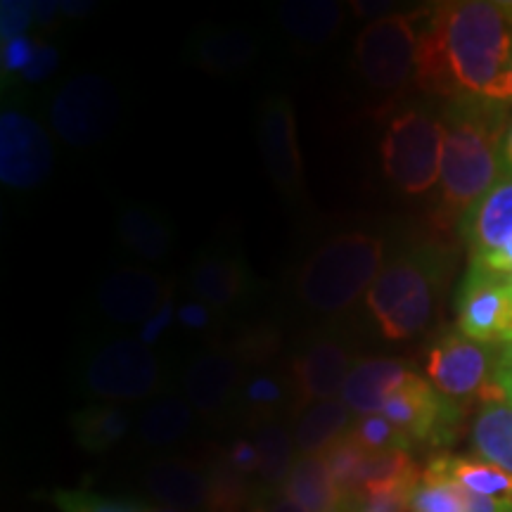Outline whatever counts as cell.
<instances>
[{
	"mask_svg": "<svg viewBox=\"0 0 512 512\" xmlns=\"http://www.w3.org/2000/svg\"><path fill=\"white\" fill-rule=\"evenodd\" d=\"M446 126L427 110H406L382 138L384 176L406 195H422L441 181Z\"/></svg>",
	"mask_w": 512,
	"mask_h": 512,
	"instance_id": "277c9868",
	"label": "cell"
},
{
	"mask_svg": "<svg viewBox=\"0 0 512 512\" xmlns=\"http://www.w3.org/2000/svg\"><path fill=\"white\" fill-rule=\"evenodd\" d=\"M228 460V465L233 467V470H238L240 475H259V467H261V460H259V451H256L254 441H245V439H238L233 446L228 448V453L223 456Z\"/></svg>",
	"mask_w": 512,
	"mask_h": 512,
	"instance_id": "60d3db41",
	"label": "cell"
},
{
	"mask_svg": "<svg viewBox=\"0 0 512 512\" xmlns=\"http://www.w3.org/2000/svg\"><path fill=\"white\" fill-rule=\"evenodd\" d=\"M176 316L188 330H204L211 320V309L202 302H190L176 311Z\"/></svg>",
	"mask_w": 512,
	"mask_h": 512,
	"instance_id": "ee69618b",
	"label": "cell"
},
{
	"mask_svg": "<svg viewBox=\"0 0 512 512\" xmlns=\"http://www.w3.org/2000/svg\"><path fill=\"white\" fill-rule=\"evenodd\" d=\"M280 24L302 43H323L342 24V5L330 0H292L280 8Z\"/></svg>",
	"mask_w": 512,
	"mask_h": 512,
	"instance_id": "484cf974",
	"label": "cell"
},
{
	"mask_svg": "<svg viewBox=\"0 0 512 512\" xmlns=\"http://www.w3.org/2000/svg\"><path fill=\"white\" fill-rule=\"evenodd\" d=\"M91 8V3H72V0H69V3H60V10L64 15H86Z\"/></svg>",
	"mask_w": 512,
	"mask_h": 512,
	"instance_id": "f907efd6",
	"label": "cell"
},
{
	"mask_svg": "<svg viewBox=\"0 0 512 512\" xmlns=\"http://www.w3.org/2000/svg\"><path fill=\"white\" fill-rule=\"evenodd\" d=\"M261 503H264V508H266L268 512H306V510L299 508L297 503L287 501L285 496L268 494V496H266V501H261Z\"/></svg>",
	"mask_w": 512,
	"mask_h": 512,
	"instance_id": "c3c4849f",
	"label": "cell"
},
{
	"mask_svg": "<svg viewBox=\"0 0 512 512\" xmlns=\"http://www.w3.org/2000/svg\"><path fill=\"white\" fill-rule=\"evenodd\" d=\"M430 467L456 479L460 486H465L472 494L512 503V475L503 472L501 467L486 463L482 458L439 456L432 460Z\"/></svg>",
	"mask_w": 512,
	"mask_h": 512,
	"instance_id": "d4e9b609",
	"label": "cell"
},
{
	"mask_svg": "<svg viewBox=\"0 0 512 512\" xmlns=\"http://www.w3.org/2000/svg\"><path fill=\"white\" fill-rule=\"evenodd\" d=\"M79 444L91 453L110 451L131 430V415L121 406H88L72 418Z\"/></svg>",
	"mask_w": 512,
	"mask_h": 512,
	"instance_id": "f1b7e54d",
	"label": "cell"
},
{
	"mask_svg": "<svg viewBox=\"0 0 512 512\" xmlns=\"http://www.w3.org/2000/svg\"><path fill=\"white\" fill-rule=\"evenodd\" d=\"M190 290L209 309H228L247 290V271L233 256H204L190 273Z\"/></svg>",
	"mask_w": 512,
	"mask_h": 512,
	"instance_id": "44dd1931",
	"label": "cell"
},
{
	"mask_svg": "<svg viewBox=\"0 0 512 512\" xmlns=\"http://www.w3.org/2000/svg\"><path fill=\"white\" fill-rule=\"evenodd\" d=\"M354 368L351 354L335 339H318L309 349L292 361V406H313V403L339 399L344 382Z\"/></svg>",
	"mask_w": 512,
	"mask_h": 512,
	"instance_id": "4fadbf2b",
	"label": "cell"
},
{
	"mask_svg": "<svg viewBox=\"0 0 512 512\" xmlns=\"http://www.w3.org/2000/svg\"><path fill=\"white\" fill-rule=\"evenodd\" d=\"M394 427L413 441L446 444L458 425V406L432 387L430 380L418 373H408L394 389L382 413Z\"/></svg>",
	"mask_w": 512,
	"mask_h": 512,
	"instance_id": "30bf717a",
	"label": "cell"
},
{
	"mask_svg": "<svg viewBox=\"0 0 512 512\" xmlns=\"http://www.w3.org/2000/svg\"><path fill=\"white\" fill-rule=\"evenodd\" d=\"M162 361L143 339L124 337L102 347L86 368L93 396L112 401H140L162 387Z\"/></svg>",
	"mask_w": 512,
	"mask_h": 512,
	"instance_id": "8992f818",
	"label": "cell"
},
{
	"mask_svg": "<svg viewBox=\"0 0 512 512\" xmlns=\"http://www.w3.org/2000/svg\"><path fill=\"white\" fill-rule=\"evenodd\" d=\"M351 437L366 448L368 453L377 451H408L413 441L403 434L399 427H394L384 415H361L354 425H351Z\"/></svg>",
	"mask_w": 512,
	"mask_h": 512,
	"instance_id": "e575fe53",
	"label": "cell"
},
{
	"mask_svg": "<svg viewBox=\"0 0 512 512\" xmlns=\"http://www.w3.org/2000/svg\"><path fill=\"white\" fill-rule=\"evenodd\" d=\"M420 475L422 472L408 451L368 453L361 470V491L363 494H377V491L411 489L418 484Z\"/></svg>",
	"mask_w": 512,
	"mask_h": 512,
	"instance_id": "f546056e",
	"label": "cell"
},
{
	"mask_svg": "<svg viewBox=\"0 0 512 512\" xmlns=\"http://www.w3.org/2000/svg\"><path fill=\"white\" fill-rule=\"evenodd\" d=\"M256 55V41L242 29H216L202 34L195 46V60L204 72L233 74L247 67Z\"/></svg>",
	"mask_w": 512,
	"mask_h": 512,
	"instance_id": "cb8c5ba5",
	"label": "cell"
},
{
	"mask_svg": "<svg viewBox=\"0 0 512 512\" xmlns=\"http://www.w3.org/2000/svg\"><path fill=\"white\" fill-rule=\"evenodd\" d=\"M494 384L498 387V392H501L503 401H508L510 406H512V366H505V363H498Z\"/></svg>",
	"mask_w": 512,
	"mask_h": 512,
	"instance_id": "7dc6e473",
	"label": "cell"
},
{
	"mask_svg": "<svg viewBox=\"0 0 512 512\" xmlns=\"http://www.w3.org/2000/svg\"><path fill=\"white\" fill-rule=\"evenodd\" d=\"M384 245L366 233L337 235L309 256L297 278V292L309 309L342 313L382 273Z\"/></svg>",
	"mask_w": 512,
	"mask_h": 512,
	"instance_id": "3957f363",
	"label": "cell"
},
{
	"mask_svg": "<svg viewBox=\"0 0 512 512\" xmlns=\"http://www.w3.org/2000/svg\"><path fill=\"white\" fill-rule=\"evenodd\" d=\"M247 512H268V510L264 508V503H261V501H256V503L252 505V508H249Z\"/></svg>",
	"mask_w": 512,
	"mask_h": 512,
	"instance_id": "f5cc1de1",
	"label": "cell"
},
{
	"mask_svg": "<svg viewBox=\"0 0 512 512\" xmlns=\"http://www.w3.org/2000/svg\"><path fill=\"white\" fill-rule=\"evenodd\" d=\"M53 169V145L41 124L17 110L0 117V178L15 190L41 185Z\"/></svg>",
	"mask_w": 512,
	"mask_h": 512,
	"instance_id": "8fae6325",
	"label": "cell"
},
{
	"mask_svg": "<svg viewBox=\"0 0 512 512\" xmlns=\"http://www.w3.org/2000/svg\"><path fill=\"white\" fill-rule=\"evenodd\" d=\"M171 299V285L143 268H121L100 283L98 306L121 325L147 323Z\"/></svg>",
	"mask_w": 512,
	"mask_h": 512,
	"instance_id": "5bb4252c",
	"label": "cell"
},
{
	"mask_svg": "<svg viewBox=\"0 0 512 512\" xmlns=\"http://www.w3.org/2000/svg\"><path fill=\"white\" fill-rule=\"evenodd\" d=\"M192 425V408L188 401L164 399L152 403L140 415L138 437L152 448H164L181 441Z\"/></svg>",
	"mask_w": 512,
	"mask_h": 512,
	"instance_id": "4dcf8cb0",
	"label": "cell"
},
{
	"mask_svg": "<svg viewBox=\"0 0 512 512\" xmlns=\"http://www.w3.org/2000/svg\"><path fill=\"white\" fill-rule=\"evenodd\" d=\"M470 264L482 266L484 271L496 273V275H512V240L505 242L503 247L494 249V252H489L484 256H475Z\"/></svg>",
	"mask_w": 512,
	"mask_h": 512,
	"instance_id": "7bdbcfd3",
	"label": "cell"
},
{
	"mask_svg": "<svg viewBox=\"0 0 512 512\" xmlns=\"http://www.w3.org/2000/svg\"><path fill=\"white\" fill-rule=\"evenodd\" d=\"M501 363H505V366H512V344L501 349Z\"/></svg>",
	"mask_w": 512,
	"mask_h": 512,
	"instance_id": "816d5d0a",
	"label": "cell"
},
{
	"mask_svg": "<svg viewBox=\"0 0 512 512\" xmlns=\"http://www.w3.org/2000/svg\"><path fill=\"white\" fill-rule=\"evenodd\" d=\"M472 448L477 458L512 475V406L508 401H484L472 425Z\"/></svg>",
	"mask_w": 512,
	"mask_h": 512,
	"instance_id": "7402d4cb",
	"label": "cell"
},
{
	"mask_svg": "<svg viewBox=\"0 0 512 512\" xmlns=\"http://www.w3.org/2000/svg\"><path fill=\"white\" fill-rule=\"evenodd\" d=\"M458 330L491 347L512 344V278L470 264L458 297Z\"/></svg>",
	"mask_w": 512,
	"mask_h": 512,
	"instance_id": "9c48e42d",
	"label": "cell"
},
{
	"mask_svg": "<svg viewBox=\"0 0 512 512\" xmlns=\"http://www.w3.org/2000/svg\"><path fill=\"white\" fill-rule=\"evenodd\" d=\"M38 46H34L29 36H19L15 41L3 46V69L5 72H27L29 64L34 62Z\"/></svg>",
	"mask_w": 512,
	"mask_h": 512,
	"instance_id": "ab89813d",
	"label": "cell"
},
{
	"mask_svg": "<svg viewBox=\"0 0 512 512\" xmlns=\"http://www.w3.org/2000/svg\"><path fill=\"white\" fill-rule=\"evenodd\" d=\"M408 373L411 368L399 358H363L351 368L339 399L354 413H382L384 403Z\"/></svg>",
	"mask_w": 512,
	"mask_h": 512,
	"instance_id": "d6986e66",
	"label": "cell"
},
{
	"mask_svg": "<svg viewBox=\"0 0 512 512\" xmlns=\"http://www.w3.org/2000/svg\"><path fill=\"white\" fill-rule=\"evenodd\" d=\"M259 147L266 171L283 195L299 197L304 188V164L297 143V121L285 98H271L259 112Z\"/></svg>",
	"mask_w": 512,
	"mask_h": 512,
	"instance_id": "7c38bea8",
	"label": "cell"
},
{
	"mask_svg": "<svg viewBox=\"0 0 512 512\" xmlns=\"http://www.w3.org/2000/svg\"><path fill=\"white\" fill-rule=\"evenodd\" d=\"M510 117L512 102L486 98H456L448 102L439 181L446 216L465 214L498 183L501 140Z\"/></svg>",
	"mask_w": 512,
	"mask_h": 512,
	"instance_id": "7a4b0ae2",
	"label": "cell"
},
{
	"mask_svg": "<svg viewBox=\"0 0 512 512\" xmlns=\"http://www.w3.org/2000/svg\"><path fill=\"white\" fill-rule=\"evenodd\" d=\"M53 498H55V505L62 512H145L147 510L136 501L88 494V491H55Z\"/></svg>",
	"mask_w": 512,
	"mask_h": 512,
	"instance_id": "8d00e7d4",
	"label": "cell"
},
{
	"mask_svg": "<svg viewBox=\"0 0 512 512\" xmlns=\"http://www.w3.org/2000/svg\"><path fill=\"white\" fill-rule=\"evenodd\" d=\"M145 512H181V510H171V508H147Z\"/></svg>",
	"mask_w": 512,
	"mask_h": 512,
	"instance_id": "db71d44e",
	"label": "cell"
},
{
	"mask_svg": "<svg viewBox=\"0 0 512 512\" xmlns=\"http://www.w3.org/2000/svg\"><path fill=\"white\" fill-rule=\"evenodd\" d=\"M119 119V98L114 86L98 74H83L55 95L50 124L64 143L88 147L100 143Z\"/></svg>",
	"mask_w": 512,
	"mask_h": 512,
	"instance_id": "52a82bcc",
	"label": "cell"
},
{
	"mask_svg": "<svg viewBox=\"0 0 512 512\" xmlns=\"http://www.w3.org/2000/svg\"><path fill=\"white\" fill-rule=\"evenodd\" d=\"M57 62H60V55H57L55 48L50 46H38L34 62L29 64V69L24 72V81L29 83H38V81H46L50 74L57 69Z\"/></svg>",
	"mask_w": 512,
	"mask_h": 512,
	"instance_id": "b9f144b4",
	"label": "cell"
},
{
	"mask_svg": "<svg viewBox=\"0 0 512 512\" xmlns=\"http://www.w3.org/2000/svg\"><path fill=\"white\" fill-rule=\"evenodd\" d=\"M60 10V3H34V17L41 24H48Z\"/></svg>",
	"mask_w": 512,
	"mask_h": 512,
	"instance_id": "681fc988",
	"label": "cell"
},
{
	"mask_svg": "<svg viewBox=\"0 0 512 512\" xmlns=\"http://www.w3.org/2000/svg\"><path fill=\"white\" fill-rule=\"evenodd\" d=\"M171 318H174V304H171V299L169 302H166L162 309H159L155 316H152L150 320H147V323L143 325V335H140V339H143L145 344H152V342H157V337L162 335V332L169 328V323H171Z\"/></svg>",
	"mask_w": 512,
	"mask_h": 512,
	"instance_id": "f6af8a7d",
	"label": "cell"
},
{
	"mask_svg": "<svg viewBox=\"0 0 512 512\" xmlns=\"http://www.w3.org/2000/svg\"><path fill=\"white\" fill-rule=\"evenodd\" d=\"M285 384L278 382L271 375H256L242 387V406L249 415L259 422L273 420V413L283 406L285 401Z\"/></svg>",
	"mask_w": 512,
	"mask_h": 512,
	"instance_id": "d590c367",
	"label": "cell"
},
{
	"mask_svg": "<svg viewBox=\"0 0 512 512\" xmlns=\"http://www.w3.org/2000/svg\"><path fill=\"white\" fill-rule=\"evenodd\" d=\"M501 176L512 178V117L501 140Z\"/></svg>",
	"mask_w": 512,
	"mask_h": 512,
	"instance_id": "bcb514c9",
	"label": "cell"
},
{
	"mask_svg": "<svg viewBox=\"0 0 512 512\" xmlns=\"http://www.w3.org/2000/svg\"><path fill=\"white\" fill-rule=\"evenodd\" d=\"M512 17L508 3L460 0L425 12L418 27L415 83L444 98L512 102Z\"/></svg>",
	"mask_w": 512,
	"mask_h": 512,
	"instance_id": "6da1fadb",
	"label": "cell"
},
{
	"mask_svg": "<svg viewBox=\"0 0 512 512\" xmlns=\"http://www.w3.org/2000/svg\"><path fill=\"white\" fill-rule=\"evenodd\" d=\"M320 456H323L325 465H328L330 475L339 489L347 491L351 496H366L361 491V470L363 463H366L368 451L351 437V432L342 434L337 441H332Z\"/></svg>",
	"mask_w": 512,
	"mask_h": 512,
	"instance_id": "d6a6232c",
	"label": "cell"
},
{
	"mask_svg": "<svg viewBox=\"0 0 512 512\" xmlns=\"http://www.w3.org/2000/svg\"><path fill=\"white\" fill-rule=\"evenodd\" d=\"M467 489L427 465L411 491V512H465Z\"/></svg>",
	"mask_w": 512,
	"mask_h": 512,
	"instance_id": "1f68e13d",
	"label": "cell"
},
{
	"mask_svg": "<svg viewBox=\"0 0 512 512\" xmlns=\"http://www.w3.org/2000/svg\"><path fill=\"white\" fill-rule=\"evenodd\" d=\"M0 38L5 43L15 41L19 36H27V29L34 17V3H24V0H3L0 5Z\"/></svg>",
	"mask_w": 512,
	"mask_h": 512,
	"instance_id": "74e56055",
	"label": "cell"
},
{
	"mask_svg": "<svg viewBox=\"0 0 512 512\" xmlns=\"http://www.w3.org/2000/svg\"><path fill=\"white\" fill-rule=\"evenodd\" d=\"M242 358L235 351H207L195 356L183 375L185 401L200 415H216L228 406L242 380Z\"/></svg>",
	"mask_w": 512,
	"mask_h": 512,
	"instance_id": "9a60e30c",
	"label": "cell"
},
{
	"mask_svg": "<svg viewBox=\"0 0 512 512\" xmlns=\"http://www.w3.org/2000/svg\"><path fill=\"white\" fill-rule=\"evenodd\" d=\"M145 491L171 510H207L209 475L183 460H159L145 472Z\"/></svg>",
	"mask_w": 512,
	"mask_h": 512,
	"instance_id": "ffe728a7",
	"label": "cell"
},
{
	"mask_svg": "<svg viewBox=\"0 0 512 512\" xmlns=\"http://www.w3.org/2000/svg\"><path fill=\"white\" fill-rule=\"evenodd\" d=\"M119 238L143 259H164L174 245V230L157 214L143 207L124 209L119 216Z\"/></svg>",
	"mask_w": 512,
	"mask_h": 512,
	"instance_id": "4316f807",
	"label": "cell"
},
{
	"mask_svg": "<svg viewBox=\"0 0 512 512\" xmlns=\"http://www.w3.org/2000/svg\"><path fill=\"white\" fill-rule=\"evenodd\" d=\"M434 283H437V275L427 256H401L382 268L366 294V304L380 323L420 294L434 292Z\"/></svg>",
	"mask_w": 512,
	"mask_h": 512,
	"instance_id": "e0dca14e",
	"label": "cell"
},
{
	"mask_svg": "<svg viewBox=\"0 0 512 512\" xmlns=\"http://www.w3.org/2000/svg\"><path fill=\"white\" fill-rule=\"evenodd\" d=\"M508 10H510V17H512V3H508ZM510 76H512V62H510Z\"/></svg>",
	"mask_w": 512,
	"mask_h": 512,
	"instance_id": "11a10c76",
	"label": "cell"
},
{
	"mask_svg": "<svg viewBox=\"0 0 512 512\" xmlns=\"http://www.w3.org/2000/svg\"><path fill=\"white\" fill-rule=\"evenodd\" d=\"M422 12H392L370 22L356 38L358 74L377 91H401L415 79L418 19Z\"/></svg>",
	"mask_w": 512,
	"mask_h": 512,
	"instance_id": "5b68a950",
	"label": "cell"
},
{
	"mask_svg": "<svg viewBox=\"0 0 512 512\" xmlns=\"http://www.w3.org/2000/svg\"><path fill=\"white\" fill-rule=\"evenodd\" d=\"M501 349L479 344L460 332H448L427 356V380L446 399H470L494 387Z\"/></svg>",
	"mask_w": 512,
	"mask_h": 512,
	"instance_id": "ba28073f",
	"label": "cell"
},
{
	"mask_svg": "<svg viewBox=\"0 0 512 512\" xmlns=\"http://www.w3.org/2000/svg\"><path fill=\"white\" fill-rule=\"evenodd\" d=\"M351 430V408L342 399L313 403L297 422L294 441L302 456L323 453L332 441Z\"/></svg>",
	"mask_w": 512,
	"mask_h": 512,
	"instance_id": "603a6c76",
	"label": "cell"
},
{
	"mask_svg": "<svg viewBox=\"0 0 512 512\" xmlns=\"http://www.w3.org/2000/svg\"><path fill=\"white\" fill-rule=\"evenodd\" d=\"M460 233L470 247L472 259L512 240V178H498L494 188L465 211Z\"/></svg>",
	"mask_w": 512,
	"mask_h": 512,
	"instance_id": "ac0fdd59",
	"label": "cell"
},
{
	"mask_svg": "<svg viewBox=\"0 0 512 512\" xmlns=\"http://www.w3.org/2000/svg\"><path fill=\"white\" fill-rule=\"evenodd\" d=\"M207 512H242L249 503V479L228 465L226 458L209 467Z\"/></svg>",
	"mask_w": 512,
	"mask_h": 512,
	"instance_id": "836d02e7",
	"label": "cell"
},
{
	"mask_svg": "<svg viewBox=\"0 0 512 512\" xmlns=\"http://www.w3.org/2000/svg\"><path fill=\"white\" fill-rule=\"evenodd\" d=\"M411 489H394V491H377L366 494L358 512H411Z\"/></svg>",
	"mask_w": 512,
	"mask_h": 512,
	"instance_id": "f35d334b",
	"label": "cell"
},
{
	"mask_svg": "<svg viewBox=\"0 0 512 512\" xmlns=\"http://www.w3.org/2000/svg\"><path fill=\"white\" fill-rule=\"evenodd\" d=\"M254 446L261 460V482L268 489H283L285 479L290 477L292 467L297 463V458H294V448H297L294 434L275 420L261 422L259 430L254 434Z\"/></svg>",
	"mask_w": 512,
	"mask_h": 512,
	"instance_id": "83f0119b",
	"label": "cell"
},
{
	"mask_svg": "<svg viewBox=\"0 0 512 512\" xmlns=\"http://www.w3.org/2000/svg\"><path fill=\"white\" fill-rule=\"evenodd\" d=\"M280 491L306 512H358L366 498L339 489L320 453L299 456Z\"/></svg>",
	"mask_w": 512,
	"mask_h": 512,
	"instance_id": "2e32d148",
	"label": "cell"
}]
</instances>
